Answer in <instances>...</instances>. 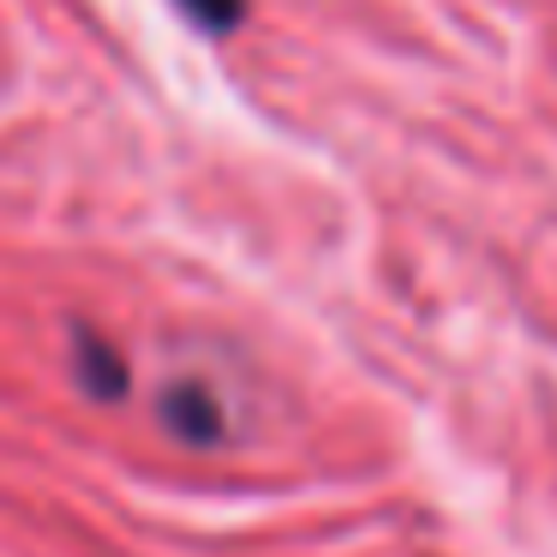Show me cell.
<instances>
[{
	"mask_svg": "<svg viewBox=\"0 0 557 557\" xmlns=\"http://www.w3.org/2000/svg\"><path fill=\"white\" fill-rule=\"evenodd\" d=\"M78 377H85L90 396H121L126 389L121 354H114L109 342H97V336H78Z\"/></svg>",
	"mask_w": 557,
	"mask_h": 557,
	"instance_id": "obj_1",
	"label": "cell"
},
{
	"mask_svg": "<svg viewBox=\"0 0 557 557\" xmlns=\"http://www.w3.org/2000/svg\"><path fill=\"white\" fill-rule=\"evenodd\" d=\"M174 7L205 30H234L246 18V0H174Z\"/></svg>",
	"mask_w": 557,
	"mask_h": 557,
	"instance_id": "obj_2",
	"label": "cell"
}]
</instances>
